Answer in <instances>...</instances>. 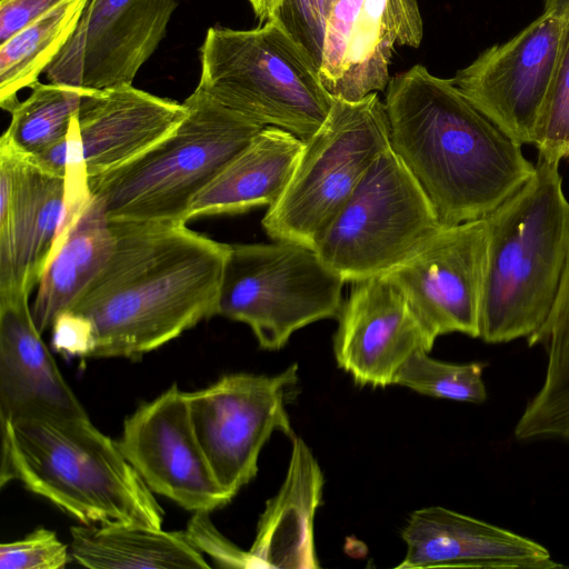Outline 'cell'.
Here are the masks:
<instances>
[{"instance_id": "6da1fadb", "label": "cell", "mask_w": 569, "mask_h": 569, "mask_svg": "<svg viewBox=\"0 0 569 569\" xmlns=\"http://www.w3.org/2000/svg\"><path fill=\"white\" fill-rule=\"evenodd\" d=\"M112 253L67 309L92 332L90 358H137L217 316L230 244L182 221H109Z\"/></svg>"}, {"instance_id": "7a4b0ae2", "label": "cell", "mask_w": 569, "mask_h": 569, "mask_svg": "<svg viewBox=\"0 0 569 569\" xmlns=\"http://www.w3.org/2000/svg\"><path fill=\"white\" fill-rule=\"evenodd\" d=\"M385 104L390 147L442 226L485 218L535 172L521 144L422 64L390 78Z\"/></svg>"}, {"instance_id": "3957f363", "label": "cell", "mask_w": 569, "mask_h": 569, "mask_svg": "<svg viewBox=\"0 0 569 569\" xmlns=\"http://www.w3.org/2000/svg\"><path fill=\"white\" fill-rule=\"evenodd\" d=\"M0 485L18 480L81 523L162 528L164 511L117 441L88 415L1 421Z\"/></svg>"}, {"instance_id": "277c9868", "label": "cell", "mask_w": 569, "mask_h": 569, "mask_svg": "<svg viewBox=\"0 0 569 569\" xmlns=\"http://www.w3.org/2000/svg\"><path fill=\"white\" fill-rule=\"evenodd\" d=\"M558 162L538 158L532 177L485 217L487 257L479 338H529L547 320L569 261V200Z\"/></svg>"}, {"instance_id": "5b68a950", "label": "cell", "mask_w": 569, "mask_h": 569, "mask_svg": "<svg viewBox=\"0 0 569 569\" xmlns=\"http://www.w3.org/2000/svg\"><path fill=\"white\" fill-rule=\"evenodd\" d=\"M183 103L187 116L168 136L88 179L109 221L186 222L192 200L263 128L197 88Z\"/></svg>"}, {"instance_id": "8992f818", "label": "cell", "mask_w": 569, "mask_h": 569, "mask_svg": "<svg viewBox=\"0 0 569 569\" xmlns=\"http://www.w3.org/2000/svg\"><path fill=\"white\" fill-rule=\"evenodd\" d=\"M197 89L244 118L308 141L333 98L309 53L274 19L250 30L211 27Z\"/></svg>"}, {"instance_id": "52a82bcc", "label": "cell", "mask_w": 569, "mask_h": 569, "mask_svg": "<svg viewBox=\"0 0 569 569\" xmlns=\"http://www.w3.org/2000/svg\"><path fill=\"white\" fill-rule=\"evenodd\" d=\"M390 147L389 120L378 92L358 101L333 99L282 196L261 224L273 241L315 250L372 163Z\"/></svg>"}, {"instance_id": "ba28073f", "label": "cell", "mask_w": 569, "mask_h": 569, "mask_svg": "<svg viewBox=\"0 0 569 569\" xmlns=\"http://www.w3.org/2000/svg\"><path fill=\"white\" fill-rule=\"evenodd\" d=\"M345 283L302 244H230L217 316L246 323L262 349L279 350L297 330L338 319Z\"/></svg>"}, {"instance_id": "9c48e42d", "label": "cell", "mask_w": 569, "mask_h": 569, "mask_svg": "<svg viewBox=\"0 0 569 569\" xmlns=\"http://www.w3.org/2000/svg\"><path fill=\"white\" fill-rule=\"evenodd\" d=\"M443 227L428 197L389 147L369 168L315 251L346 282L385 274Z\"/></svg>"}, {"instance_id": "30bf717a", "label": "cell", "mask_w": 569, "mask_h": 569, "mask_svg": "<svg viewBox=\"0 0 569 569\" xmlns=\"http://www.w3.org/2000/svg\"><path fill=\"white\" fill-rule=\"evenodd\" d=\"M298 366L276 376L231 373L186 392L193 431L219 485L232 497L258 472L274 431L295 436L286 402Z\"/></svg>"}, {"instance_id": "8fae6325", "label": "cell", "mask_w": 569, "mask_h": 569, "mask_svg": "<svg viewBox=\"0 0 569 569\" xmlns=\"http://www.w3.org/2000/svg\"><path fill=\"white\" fill-rule=\"evenodd\" d=\"M487 242L485 218L443 226L385 273L400 288L432 345L452 332L479 338Z\"/></svg>"}, {"instance_id": "7c38bea8", "label": "cell", "mask_w": 569, "mask_h": 569, "mask_svg": "<svg viewBox=\"0 0 569 569\" xmlns=\"http://www.w3.org/2000/svg\"><path fill=\"white\" fill-rule=\"evenodd\" d=\"M563 19L543 11L510 40L486 49L451 78L477 110L521 146L533 144Z\"/></svg>"}, {"instance_id": "4fadbf2b", "label": "cell", "mask_w": 569, "mask_h": 569, "mask_svg": "<svg viewBox=\"0 0 569 569\" xmlns=\"http://www.w3.org/2000/svg\"><path fill=\"white\" fill-rule=\"evenodd\" d=\"M117 443L153 493L186 510L210 512L233 499L216 479L176 383L124 420Z\"/></svg>"}, {"instance_id": "5bb4252c", "label": "cell", "mask_w": 569, "mask_h": 569, "mask_svg": "<svg viewBox=\"0 0 569 569\" xmlns=\"http://www.w3.org/2000/svg\"><path fill=\"white\" fill-rule=\"evenodd\" d=\"M176 0H89L77 29L44 71L86 89L132 84L164 37Z\"/></svg>"}, {"instance_id": "9a60e30c", "label": "cell", "mask_w": 569, "mask_h": 569, "mask_svg": "<svg viewBox=\"0 0 569 569\" xmlns=\"http://www.w3.org/2000/svg\"><path fill=\"white\" fill-rule=\"evenodd\" d=\"M66 184L0 139V299L38 286L63 229Z\"/></svg>"}, {"instance_id": "2e32d148", "label": "cell", "mask_w": 569, "mask_h": 569, "mask_svg": "<svg viewBox=\"0 0 569 569\" xmlns=\"http://www.w3.org/2000/svg\"><path fill=\"white\" fill-rule=\"evenodd\" d=\"M423 37L417 0H336L319 68L333 99L358 101L387 88L396 47L417 48Z\"/></svg>"}, {"instance_id": "e0dca14e", "label": "cell", "mask_w": 569, "mask_h": 569, "mask_svg": "<svg viewBox=\"0 0 569 569\" xmlns=\"http://www.w3.org/2000/svg\"><path fill=\"white\" fill-rule=\"evenodd\" d=\"M187 112L183 102L132 84L90 89L66 139V177L88 181L127 163L174 130Z\"/></svg>"}, {"instance_id": "ac0fdd59", "label": "cell", "mask_w": 569, "mask_h": 569, "mask_svg": "<svg viewBox=\"0 0 569 569\" xmlns=\"http://www.w3.org/2000/svg\"><path fill=\"white\" fill-rule=\"evenodd\" d=\"M333 337L337 365L355 383L393 385L402 365L429 341L400 288L386 274L352 282Z\"/></svg>"}, {"instance_id": "d6986e66", "label": "cell", "mask_w": 569, "mask_h": 569, "mask_svg": "<svg viewBox=\"0 0 569 569\" xmlns=\"http://www.w3.org/2000/svg\"><path fill=\"white\" fill-rule=\"evenodd\" d=\"M406 555L398 569H556L541 543L440 506L415 510L401 532Z\"/></svg>"}, {"instance_id": "ffe728a7", "label": "cell", "mask_w": 569, "mask_h": 569, "mask_svg": "<svg viewBox=\"0 0 569 569\" xmlns=\"http://www.w3.org/2000/svg\"><path fill=\"white\" fill-rule=\"evenodd\" d=\"M29 297L0 299V421L87 415L41 338Z\"/></svg>"}, {"instance_id": "44dd1931", "label": "cell", "mask_w": 569, "mask_h": 569, "mask_svg": "<svg viewBox=\"0 0 569 569\" xmlns=\"http://www.w3.org/2000/svg\"><path fill=\"white\" fill-rule=\"evenodd\" d=\"M284 480L266 503L256 538L248 550L251 568H319L313 522L325 478L307 443L293 436Z\"/></svg>"}, {"instance_id": "7402d4cb", "label": "cell", "mask_w": 569, "mask_h": 569, "mask_svg": "<svg viewBox=\"0 0 569 569\" xmlns=\"http://www.w3.org/2000/svg\"><path fill=\"white\" fill-rule=\"evenodd\" d=\"M305 141L277 127H263L192 200L186 222L272 206L286 190Z\"/></svg>"}, {"instance_id": "603a6c76", "label": "cell", "mask_w": 569, "mask_h": 569, "mask_svg": "<svg viewBox=\"0 0 569 569\" xmlns=\"http://www.w3.org/2000/svg\"><path fill=\"white\" fill-rule=\"evenodd\" d=\"M113 247L109 220L91 197L67 230L38 283L31 311L41 333L94 279Z\"/></svg>"}, {"instance_id": "cb8c5ba5", "label": "cell", "mask_w": 569, "mask_h": 569, "mask_svg": "<svg viewBox=\"0 0 569 569\" xmlns=\"http://www.w3.org/2000/svg\"><path fill=\"white\" fill-rule=\"evenodd\" d=\"M70 536L72 560L91 569L211 567L182 531L108 522L71 527Z\"/></svg>"}, {"instance_id": "d4e9b609", "label": "cell", "mask_w": 569, "mask_h": 569, "mask_svg": "<svg viewBox=\"0 0 569 569\" xmlns=\"http://www.w3.org/2000/svg\"><path fill=\"white\" fill-rule=\"evenodd\" d=\"M527 340L543 348L547 361L542 383L515 426V438L569 442V261L547 320Z\"/></svg>"}, {"instance_id": "484cf974", "label": "cell", "mask_w": 569, "mask_h": 569, "mask_svg": "<svg viewBox=\"0 0 569 569\" xmlns=\"http://www.w3.org/2000/svg\"><path fill=\"white\" fill-rule=\"evenodd\" d=\"M89 0H64L0 44V106L10 112L73 34Z\"/></svg>"}, {"instance_id": "4316f807", "label": "cell", "mask_w": 569, "mask_h": 569, "mask_svg": "<svg viewBox=\"0 0 569 569\" xmlns=\"http://www.w3.org/2000/svg\"><path fill=\"white\" fill-rule=\"evenodd\" d=\"M89 90L37 81L30 96L10 111L11 121L1 140L26 156L38 154L63 141L82 97Z\"/></svg>"}, {"instance_id": "83f0119b", "label": "cell", "mask_w": 569, "mask_h": 569, "mask_svg": "<svg viewBox=\"0 0 569 569\" xmlns=\"http://www.w3.org/2000/svg\"><path fill=\"white\" fill-rule=\"evenodd\" d=\"M419 350L399 369L393 385L429 397L459 402L483 403L487 388L485 362L452 363L431 358Z\"/></svg>"}, {"instance_id": "f1b7e54d", "label": "cell", "mask_w": 569, "mask_h": 569, "mask_svg": "<svg viewBox=\"0 0 569 569\" xmlns=\"http://www.w3.org/2000/svg\"><path fill=\"white\" fill-rule=\"evenodd\" d=\"M538 158L560 163L569 158V13L563 19L557 58L537 121Z\"/></svg>"}, {"instance_id": "f546056e", "label": "cell", "mask_w": 569, "mask_h": 569, "mask_svg": "<svg viewBox=\"0 0 569 569\" xmlns=\"http://www.w3.org/2000/svg\"><path fill=\"white\" fill-rule=\"evenodd\" d=\"M336 0H282L272 17L320 68L326 23Z\"/></svg>"}, {"instance_id": "4dcf8cb0", "label": "cell", "mask_w": 569, "mask_h": 569, "mask_svg": "<svg viewBox=\"0 0 569 569\" xmlns=\"http://www.w3.org/2000/svg\"><path fill=\"white\" fill-rule=\"evenodd\" d=\"M71 559L70 548L46 528L0 546L1 569H60Z\"/></svg>"}, {"instance_id": "1f68e13d", "label": "cell", "mask_w": 569, "mask_h": 569, "mask_svg": "<svg viewBox=\"0 0 569 569\" xmlns=\"http://www.w3.org/2000/svg\"><path fill=\"white\" fill-rule=\"evenodd\" d=\"M187 541L222 568H251L248 550H241L213 525L209 511H194L182 531Z\"/></svg>"}, {"instance_id": "d6a6232c", "label": "cell", "mask_w": 569, "mask_h": 569, "mask_svg": "<svg viewBox=\"0 0 569 569\" xmlns=\"http://www.w3.org/2000/svg\"><path fill=\"white\" fill-rule=\"evenodd\" d=\"M51 345L56 351L70 357L90 358L93 339L88 321L78 313L66 310L51 326Z\"/></svg>"}, {"instance_id": "836d02e7", "label": "cell", "mask_w": 569, "mask_h": 569, "mask_svg": "<svg viewBox=\"0 0 569 569\" xmlns=\"http://www.w3.org/2000/svg\"><path fill=\"white\" fill-rule=\"evenodd\" d=\"M64 0H1L0 44L27 28Z\"/></svg>"}, {"instance_id": "e575fe53", "label": "cell", "mask_w": 569, "mask_h": 569, "mask_svg": "<svg viewBox=\"0 0 569 569\" xmlns=\"http://www.w3.org/2000/svg\"><path fill=\"white\" fill-rule=\"evenodd\" d=\"M260 22L269 20L282 0H248Z\"/></svg>"}, {"instance_id": "d590c367", "label": "cell", "mask_w": 569, "mask_h": 569, "mask_svg": "<svg viewBox=\"0 0 569 569\" xmlns=\"http://www.w3.org/2000/svg\"><path fill=\"white\" fill-rule=\"evenodd\" d=\"M545 11L565 18L569 13V0H545Z\"/></svg>"}]
</instances>
